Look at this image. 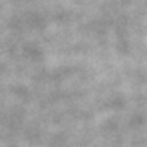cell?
I'll return each instance as SVG.
<instances>
[]
</instances>
